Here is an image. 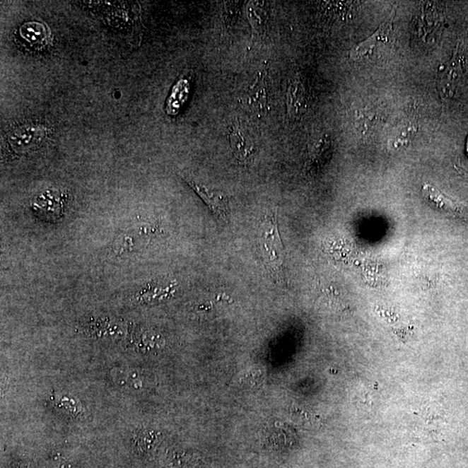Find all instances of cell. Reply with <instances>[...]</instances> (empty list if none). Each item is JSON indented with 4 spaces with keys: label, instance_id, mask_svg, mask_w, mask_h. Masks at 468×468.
I'll list each match as a JSON object with an SVG mask.
<instances>
[{
    "label": "cell",
    "instance_id": "ba28073f",
    "mask_svg": "<svg viewBox=\"0 0 468 468\" xmlns=\"http://www.w3.org/2000/svg\"><path fill=\"white\" fill-rule=\"evenodd\" d=\"M190 90V86L187 79H180L172 88L171 95L168 99L167 111L170 116H175L186 103Z\"/></svg>",
    "mask_w": 468,
    "mask_h": 468
},
{
    "label": "cell",
    "instance_id": "30bf717a",
    "mask_svg": "<svg viewBox=\"0 0 468 468\" xmlns=\"http://www.w3.org/2000/svg\"><path fill=\"white\" fill-rule=\"evenodd\" d=\"M387 32H389V26L385 23L370 37H368L366 40L362 42V43L359 44L353 49L351 53L352 59H358L359 57L369 54V53L373 51L374 48L377 47L378 44L385 42V38L389 35V33Z\"/></svg>",
    "mask_w": 468,
    "mask_h": 468
},
{
    "label": "cell",
    "instance_id": "52a82bcc",
    "mask_svg": "<svg viewBox=\"0 0 468 468\" xmlns=\"http://www.w3.org/2000/svg\"><path fill=\"white\" fill-rule=\"evenodd\" d=\"M268 98V84L266 76L262 74L259 78L253 83L248 92V105L257 112H262L266 110Z\"/></svg>",
    "mask_w": 468,
    "mask_h": 468
},
{
    "label": "cell",
    "instance_id": "7c38bea8",
    "mask_svg": "<svg viewBox=\"0 0 468 468\" xmlns=\"http://www.w3.org/2000/svg\"><path fill=\"white\" fill-rule=\"evenodd\" d=\"M248 17L252 28L256 32L263 33L267 28V13L262 4L258 2L249 4Z\"/></svg>",
    "mask_w": 468,
    "mask_h": 468
},
{
    "label": "cell",
    "instance_id": "3957f363",
    "mask_svg": "<svg viewBox=\"0 0 468 468\" xmlns=\"http://www.w3.org/2000/svg\"><path fill=\"white\" fill-rule=\"evenodd\" d=\"M46 137L44 127L24 125L13 130L8 136L11 148L18 155H23L40 147Z\"/></svg>",
    "mask_w": 468,
    "mask_h": 468
},
{
    "label": "cell",
    "instance_id": "9c48e42d",
    "mask_svg": "<svg viewBox=\"0 0 468 468\" xmlns=\"http://www.w3.org/2000/svg\"><path fill=\"white\" fill-rule=\"evenodd\" d=\"M21 35L30 44L45 45L49 40V33L44 24L38 22H28L21 28Z\"/></svg>",
    "mask_w": 468,
    "mask_h": 468
},
{
    "label": "cell",
    "instance_id": "277c9868",
    "mask_svg": "<svg viewBox=\"0 0 468 468\" xmlns=\"http://www.w3.org/2000/svg\"><path fill=\"white\" fill-rule=\"evenodd\" d=\"M230 145L235 159L240 163H247L255 152L252 141L241 129L240 125H233L229 134Z\"/></svg>",
    "mask_w": 468,
    "mask_h": 468
},
{
    "label": "cell",
    "instance_id": "8992f818",
    "mask_svg": "<svg viewBox=\"0 0 468 468\" xmlns=\"http://www.w3.org/2000/svg\"><path fill=\"white\" fill-rule=\"evenodd\" d=\"M423 194L426 199L435 206L436 209L455 216H466V209L463 206L452 201L446 195L435 189V187L431 185H425L423 189Z\"/></svg>",
    "mask_w": 468,
    "mask_h": 468
},
{
    "label": "cell",
    "instance_id": "6da1fadb",
    "mask_svg": "<svg viewBox=\"0 0 468 468\" xmlns=\"http://www.w3.org/2000/svg\"><path fill=\"white\" fill-rule=\"evenodd\" d=\"M258 245L262 262L276 282L283 283L286 252L279 231L277 212L268 211L259 226Z\"/></svg>",
    "mask_w": 468,
    "mask_h": 468
},
{
    "label": "cell",
    "instance_id": "8fae6325",
    "mask_svg": "<svg viewBox=\"0 0 468 468\" xmlns=\"http://www.w3.org/2000/svg\"><path fill=\"white\" fill-rule=\"evenodd\" d=\"M60 197H57V193L52 191H47L41 194L40 197L35 199L33 207L34 210L45 213L51 214V212H55L57 216H59L61 210Z\"/></svg>",
    "mask_w": 468,
    "mask_h": 468
},
{
    "label": "cell",
    "instance_id": "7a4b0ae2",
    "mask_svg": "<svg viewBox=\"0 0 468 468\" xmlns=\"http://www.w3.org/2000/svg\"><path fill=\"white\" fill-rule=\"evenodd\" d=\"M183 179L191 187V189L197 193L204 201L213 216L221 223H228L230 217L229 201L228 197L222 192L211 189V187L203 185V184L195 182L189 176H183Z\"/></svg>",
    "mask_w": 468,
    "mask_h": 468
},
{
    "label": "cell",
    "instance_id": "5b68a950",
    "mask_svg": "<svg viewBox=\"0 0 468 468\" xmlns=\"http://www.w3.org/2000/svg\"><path fill=\"white\" fill-rule=\"evenodd\" d=\"M287 107H288V116L293 120H297L305 113L306 92L300 78H296L290 83L287 94Z\"/></svg>",
    "mask_w": 468,
    "mask_h": 468
}]
</instances>
